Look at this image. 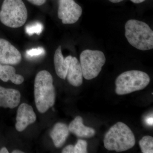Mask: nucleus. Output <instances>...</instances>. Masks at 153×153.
I'll list each match as a JSON object with an SVG mask.
<instances>
[{"label":"nucleus","instance_id":"15","mask_svg":"<svg viewBox=\"0 0 153 153\" xmlns=\"http://www.w3.org/2000/svg\"><path fill=\"white\" fill-rule=\"evenodd\" d=\"M0 79L4 82L9 80L16 85L22 84L24 81L22 75L16 74V69L9 65L0 64Z\"/></svg>","mask_w":153,"mask_h":153},{"label":"nucleus","instance_id":"24","mask_svg":"<svg viewBox=\"0 0 153 153\" xmlns=\"http://www.w3.org/2000/svg\"><path fill=\"white\" fill-rule=\"evenodd\" d=\"M9 152L7 148L4 147L2 148L0 150V153H8Z\"/></svg>","mask_w":153,"mask_h":153},{"label":"nucleus","instance_id":"16","mask_svg":"<svg viewBox=\"0 0 153 153\" xmlns=\"http://www.w3.org/2000/svg\"><path fill=\"white\" fill-rule=\"evenodd\" d=\"M139 145L142 152L143 153H153V138L150 136L143 137L140 140Z\"/></svg>","mask_w":153,"mask_h":153},{"label":"nucleus","instance_id":"19","mask_svg":"<svg viewBox=\"0 0 153 153\" xmlns=\"http://www.w3.org/2000/svg\"><path fill=\"white\" fill-rule=\"evenodd\" d=\"M45 50L42 47H39L36 48H33L27 50L26 55L28 58L36 57L44 55L45 54Z\"/></svg>","mask_w":153,"mask_h":153},{"label":"nucleus","instance_id":"3","mask_svg":"<svg viewBox=\"0 0 153 153\" xmlns=\"http://www.w3.org/2000/svg\"><path fill=\"white\" fill-rule=\"evenodd\" d=\"M125 36L133 47L142 51L153 48V32L149 25L137 20H129L125 25Z\"/></svg>","mask_w":153,"mask_h":153},{"label":"nucleus","instance_id":"25","mask_svg":"<svg viewBox=\"0 0 153 153\" xmlns=\"http://www.w3.org/2000/svg\"><path fill=\"white\" fill-rule=\"evenodd\" d=\"M108 1L113 3H118L122 1L123 0H108Z\"/></svg>","mask_w":153,"mask_h":153},{"label":"nucleus","instance_id":"13","mask_svg":"<svg viewBox=\"0 0 153 153\" xmlns=\"http://www.w3.org/2000/svg\"><path fill=\"white\" fill-rule=\"evenodd\" d=\"M68 128L69 131L79 137L90 138L95 134L94 129L84 125L82 117L80 116L76 117Z\"/></svg>","mask_w":153,"mask_h":153},{"label":"nucleus","instance_id":"7","mask_svg":"<svg viewBox=\"0 0 153 153\" xmlns=\"http://www.w3.org/2000/svg\"><path fill=\"white\" fill-rule=\"evenodd\" d=\"M81 7L74 0L58 1V17L65 25L74 24L82 14Z\"/></svg>","mask_w":153,"mask_h":153},{"label":"nucleus","instance_id":"26","mask_svg":"<svg viewBox=\"0 0 153 153\" xmlns=\"http://www.w3.org/2000/svg\"><path fill=\"white\" fill-rule=\"evenodd\" d=\"M13 153H24V152H22V151L20 150H14L12 152Z\"/></svg>","mask_w":153,"mask_h":153},{"label":"nucleus","instance_id":"22","mask_svg":"<svg viewBox=\"0 0 153 153\" xmlns=\"http://www.w3.org/2000/svg\"><path fill=\"white\" fill-rule=\"evenodd\" d=\"M146 123L148 125L150 126H152L153 124V115L149 116L147 117L146 118V120H145Z\"/></svg>","mask_w":153,"mask_h":153},{"label":"nucleus","instance_id":"20","mask_svg":"<svg viewBox=\"0 0 153 153\" xmlns=\"http://www.w3.org/2000/svg\"><path fill=\"white\" fill-rule=\"evenodd\" d=\"M74 146H73V145H68L63 149L62 153H74Z\"/></svg>","mask_w":153,"mask_h":153},{"label":"nucleus","instance_id":"10","mask_svg":"<svg viewBox=\"0 0 153 153\" xmlns=\"http://www.w3.org/2000/svg\"><path fill=\"white\" fill-rule=\"evenodd\" d=\"M21 97L19 91L0 86V107L15 108L20 103Z\"/></svg>","mask_w":153,"mask_h":153},{"label":"nucleus","instance_id":"17","mask_svg":"<svg viewBox=\"0 0 153 153\" xmlns=\"http://www.w3.org/2000/svg\"><path fill=\"white\" fill-rule=\"evenodd\" d=\"M43 29L44 27L41 23L36 22L27 25L25 28V31L29 36H33L35 34L39 35L42 33Z\"/></svg>","mask_w":153,"mask_h":153},{"label":"nucleus","instance_id":"18","mask_svg":"<svg viewBox=\"0 0 153 153\" xmlns=\"http://www.w3.org/2000/svg\"><path fill=\"white\" fill-rule=\"evenodd\" d=\"M87 143L86 141L78 140L74 146V153H86L87 152Z\"/></svg>","mask_w":153,"mask_h":153},{"label":"nucleus","instance_id":"9","mask_svg":"<svg viewBox=\"0 0 153 153\" xmlns=\"http://www.w3.org/2000/svg\"><path fill=\"white\" fill-rule=\"evenodd\" d=\"M36 120V114L33 107L27 103H22L17 111L16 128L18 131H23Z\"/></svg>","mask_w":153,"mask_h":153},{"label":"nucleus","instance_id":"6","mask_svg":"<svg viewBox=\"0 0 153 153\" xmlns=\"http://www.w3.org/2000/svg\"><path fill=\"white\" fill-rule=\"evenodd\" d=\"M79 59L83 77L87 80L98 76L106 61L105 56L102 51L90 49L82 51Z\"/></svg>","mask_w":153,"mask_h":153},{"label":"nucleus","instance_id":"5","mask_svg":"<svg viewBox=\"0 0 153 153\" xmlns=\"http://www.w3.org/2000/svg\"><path fill=\"white\" fill-rule=\"evenodd\" d=\"M150 82L149 76L143 71L134 70L125 71L116 80V93L118 95H125L142 90Z\"/></svg>","mask_w":153,"mask_h":153},{"label":"nucleus","instance_id":"12","mask_svg":"<svg viewBox=\"0 0 153 153\" xmlns=\"http://www.w3.org/2000/svg\"><path fill=\"white\" fill-rule=\"evenodd\" d=\"M72 56L71 55L64 58L62 53L61 46L56 49L54 57L55 70L57 76L62 79L66 78L67 71Z\"/></svg>","mask_w":153,"mask_h":153},{"label":"nucleus","instance_id":"8","mask_svg":"<svg viewBox=\"0 0 153 153\" xmlns=\"http://www.w3.org/2000/svg\"><path fill=\"white\" fill-rule=\"evenodd\" d=\"M21 53L8 41L0 38V64L16 65L22 60Z\"/></svg>","mask_w":153,"mask_h":153},{"label":"nucleus","instance_id":"14","mask_svg":"<svg viewBox=\"0 0 153 153\" xmlns=\"http://www.w3.org/2000/svg\"><path fill=\"white\" fill-rule=\"evenodd\" d=\"M69 133L68 127L65 123H58L55 124L50 132V135L56 147L60 148L63 146Z\"/></svg>","mask_w":153,"mask_h":153},{"label":"nucleus","instance_id":"4","mask_svg":"<svg viewBox=\"0 0 153 153\" xmlns=\"http://www.w3.org/2000/svg\"><path fill=\"white\" fill-rule=\"evenodd\" d=\"M28 17L22 0H4L0 10V21L9 27L17 28L25 25Z\"/></svg>","mask_w":153,"mask_h":153},{"label":"nucleus","instance_id":"21","mask_svg":"<svg viewBox=\"0 0 153 153\" xmlns=\"http://www.w3.org/2000/svg\"><path fill=\"white\" fill-rule=\"evenodd\" d=\"M29 2L36 6H41L46 2V0H27Z\"/></svg>","mask_w":153,"mask_h":153},{"label":"nucleus","instance_id":"2","mask_svg":"<svg viewBox=\"0 0 153 153\" xmlns=\"http://www.w3.org/2000/svg\"><path fill=\"white\" fill-rule=\"evenodd\" d=\"M103 142L105 148L108 150L121 152L128 150L134 147L135 138L129 127L119 122L105 134Z\"/></svg>","mask_w":153,"mask_h":153},{"label":"nucleus","instance_id":"11","mask_svg":"<svg viewBox=\"0 0 153 153\" xmlns=\"http://www.w3.org/2000/svg\"><path fill=\"white\" fill-rule=\"evenodd\" d=\"M66 77L68 82L73 86L78 87L82 85L83 81L82 68L76 57H71Z\"/></svg>","mask_w":153,"mask_h":153},{"label":"nucleus","instance_id":"23","mask_svg":"<svg viewBox=\"0 0 153 153\" xmlns=\"http://www.w3.org/2000/svg\"><path fill=\"white\" fill-rule=\"evenodd\" d=\"M131 1L135 4H140L144 1L146 0H131Z\"/></svg>","mask_w":153,"mask_h":153},{"label":"nucleus","instance_id":"1","mask_svg":"<svg viewBox=\"0 0 153 153\" xmlns=\"http://www.w3.org/2000/svg\"><path fill=\"white\" fill-rule=\"evenodd\" d=\"M53 77L46 70L39 71L34 83V96L37 109L44 113L55 104V92Z\"/></svg>","mask_w":153,"mask_h":153}]
</instances>
